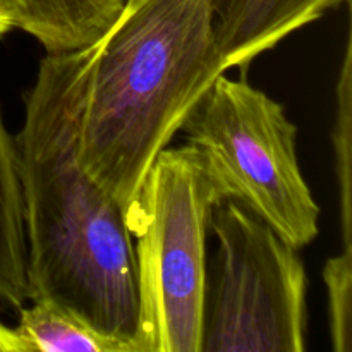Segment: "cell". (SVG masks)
<instances>
[{
  "label": "cell",
  "instance_id": "8992f818",
  "mask_svg": "<svg viewBox=\"0 0 352 352\" xmlns=\"http://www.w3.org/2000/svg\"><path fill=\"white\" fill-rule=\"evenodd\" d=\"M351 0H210L223 69L246 72L251 62L294 31Z\"/></svg>",
  "mask_w": 352,
  "mask_h": 352
},
{
  "label": "cell",
  "instance_id": "5b68a950",
  "mask_svg": "<svg viewBox=\"0 0 352 352\" xmlns=\"http://www.w3.org/2000/svg\"><path fill=\"white\" fill-rule=\"evenodd\" d=\"M219 277L206 296L201 352L306 349L305 263L299 250L232 199L217 203Z\"/></svg>",
  "mask_w": 352,
  "mask_h": 352
},
{
  "label": "cell",
  "instance_id": "6da1fadb",
  "mask_svg": "<svg viewBox=\"0 0 352 352\" xmlns=\"http://www.w3.org/2000/svg\"><path fill=\"white\" fill-rule=\"evenodd\" d=\"M100 40L47 54L17 133L30 301L47 299L133 344L136 261L122 208L79 164L78 140ZM134 347V344H133Z\"/></svg>",
  "mask_w": 352,
  "mask_h": 352
},
{
  "label": "cell",
  "instance_id": "7a4b0ae2",
  "mask_svg": "<svg viewBox=\"0 0 352 352\" xmlns=\"http://www.w3.org/2000/svg\"><path fill=\"white\" fill-rule=\"evenodd\" d=\"M223 72L210 0H126L100 38L78 140L81 167L124 215Z\"/></svg>",
  "mask_w": 352,
  "mask_h": 352
},
{
  "label": "cell",
  "instance_id": "9c48e42d",
  "mask_svg": "<svg viewBox=\"0 0 352 352\" xmlns=\"http://www.w3.org/2000/svg\"><path fill=\"white\" fill-rule=\"evenodd\" d=\"M17 311L16 330L28 352H134L133 344L96 329L85 316L47 299Z\"/></svg>",
  "mask_w": 352,
  "mask_h": 352
},
{
  "label": "cell",
  "instance_id": "8fae6325",
  "mask_svg": "<svg viewBox=\"0 0 352 352\" xmlns=\"http://www.w3.org/2000/svg\"><path fill=\"white\" fill-rule=\"evenodd\" d=\"M323 282L329 296V318L332 349L352 351V248H344L337 256L327 260Z\"/></svg>",
  "mask_w": 352,
  "mask_h": 352
},
{
  "label": "cell",
  "instance_id": "277c9868",
  "mask_svg": "<svg viewBox=\"0 0 352 352\" xmlns=\"http://www.w3.org/2000/svg\"><path fill=\"white\" fill-rule=\"evenodd\" d=\"M181 131L220 198L239 203L296 250L316 239L320 208L299 165L298 127L282 103L223 72Z\"/></svg>",
  "mask_w": 352,
  "mask_h": 352
},
{
  "label": "cell",
  "instance_id": "52a82bcc",
  "mask_svg": "<svg viewBox=\"0 0 352 352\" xmlns=\"http://www.w3.org/2000/svg\"><path fill=\"white\" fill-rule=\"evenodd\" d=\"M16 30L47 54H67L96 43L119 17L126 0H9Z\"/></svg>",
  "mask_w": 352,
  "mask_h": 352
},
{
  "label": "cell",
  "instance_id": "30bf717a",
  "mask_svg": "<svg viewBox=\"0 0 352 352\" xmlns=\"http://www.w3.org/2000/svg\"><path fill=\"white\" fill-rule=\"evenodd\" d=\"M352 47L351 34L346 41L342 69L339 74L337 85V117L333 127V150L337 160V177H339V195H340V222H342V239L344 248H352V210H351V120H352Z\"/></svg>",
  "mask_w": 352,
  "mask_h": 352
},
{
  "label": "cell",
  "instance_id": "ba28073f",
  "mask_svg": "<svg viewBox=\"0 0 352 352\" xmlns=\"http://www.w3.org/2000/svg\"><path fill=\"white\" fill-rule=\"evenodd\" d=\"M28 302V250L17 146L0 112V309L17 313Z\"/></svg>",
  "mask_w": 352,
  "mask_h": 352
},
{
  "label": "cell",
  "instance_id": "4fadbf2b",
  "mask_svg": "<svg viewBox=\"0 0 352 352\" xmlns=\"http://www.w3.org/2000/svg\"><path fill=\"white\" fill-rule=\"evenodd\" d=\"M16 30V10L9 0H0V38Z\"/></svg>",
  "mask_w": 352,
  "mask_h": 352
},
{
  "label": "cell",
  "instance_id": "3957f363",
  "mask_svg": "<svg viewBox=\"0 0 352 352\" xmlns=\"http://www.w3.org/2000/svg\"><path fill=\"white\" fill-rule=\"evenodd\" d=\"M222 201L191 144L167 146L126 212L136 261L134 352H201L206 234Z\"/></svg>",
  "mask_w": 352,
  "mask_h": 352
},
{
  "label": "cell",
  "instance_id": "7c38bea8",
  "mask_svg": "<svg viewBox=\"0 0 352 352\" xmlns=\"http://www.w3.org/2000/svg\"><path fill=\"white\" fill-rule=\"evenodd\" d=\"M0 352H28L26 344L16 329H9L0 323Z\"/></svg>",
  "mask_w": 352,
  "mask_h": 352
}]
</instances>
